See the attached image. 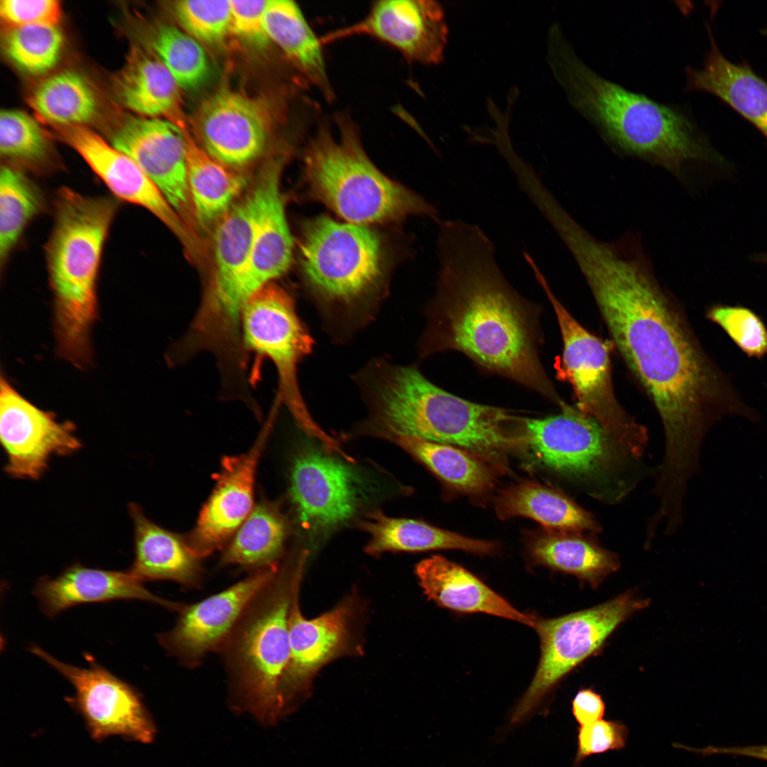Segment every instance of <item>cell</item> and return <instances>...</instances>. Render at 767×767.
Instances as JSON below:
<instances>
[{"mask_svg": "<svg viewBox=\"0 0 767 767\" xmlns=\"http://www.w3.org/2000/svg\"><path fill=\"white\" fill-rule=\"evenodd\" d=\"M567 248L613 342L658 412L663 463L691 464L714 423L728 415L747 418L751 408L705 352L635 235L604 241L580 228Z\"/></svg>", "mask_w": 767, "mask_h": 767, "instance_id": "6da1fadb", "label": "cell"}, {"mask_svg": "<svg viewBox=\"0 0 767 767\" xmlns=\"http://www.w3.org/2000/svg\"><path fill=\"white\" fill-rule=\"evenodd\" d=\"M437 252V288L426 310L419 357L462 352L486 371L567 407L540 361V307L508 281L489 237L476 224L445 220Z\"/></svg>", "mask_w": 767, "mask_h": 767, "instance_id": "7a4b0ae2", "label": "cell"}, {"mask_svg": "<svg viewBox=\"0 0 767 767\" xmlns=\"http://www.w3.org/2000/svg\"><path fill=\"white\" fill-rule=\"evenodd\" d=\"M548 60L570 104L614 150L682 178L692 165H731L681 108L658 102L601 76L560 28L550 31Z\"/></svg>", "mask_w": 767, "mask_h": 767, "instance_id": "3957f363", "label": "cell"}, {"mask_svg": "<svg viewBox=\"0 0 767 767\" xmlns=\"http://www.w3.org/2000/svg\"><path fill=\"white\" fill-rule=\"evenodd\" d=\"M353 379L369 410L367 427L386 437L453 445L493 464L523 445L527 418L453 395L415 366L376 358Z\"/></svg>", "mask_w": 767, "mask_h": 767, "instance_id": "277c9868", "label": "cell"}, {"mask_svg": "<svg viewBox=\"0 0 767 767\" xmlns=\"http://www.w3.org/2000/svg\"><path fill=\"white\" fill-rule=\"evenodd\" d=\"M104 196L58 190L45 248L53 294L56 352L80 369L92 363V327L98 318L97 281L104 246L117 211Z\"/></svg>", "mask_w": 767, "mask_h": 767, "instance_id": "5b68a950", "label": "cell"}, {"mask_svg": "<svg viewBox=\"0 0 767 767\" xmlns=\"http://www.w3.org/2000/svg\"><path fill=\"white\" fill-rule=\"evenodd\" d=\"M299 257L305 286L334 339L346 341L375 317L386 288V251L375 231L313 217L302 227Z\"/></svg>", "mask_w": 767, "mask_h": 767, "instance_id": "8992f818", "label": "cell"}, {"mask_svg": "<svg viewBox=\"0 0 767 767\" xmlns=\"http://www.w3.org/2000/svg\"><path fill=\"white\" fill-rule=\"evenodd\" d=\"M320 124L304 154L305 176L313 199L349 223L398 222L411 215L438 219L431 203L383 174L367 156L358 126L347 114Z\"/></svg>", "mask_w": 767, "mask_h": 767, "instance_id": "52a82bcc", "label": "cell"}, {"mask_svg": "<svg viewBox=\"0 0 767 767\" xmlns=\"http://www.w3.org/2000/svg\"><path fill=\"white\" fill-rule=\"evenodd\" d=\"M298 575L278 573L251 601L220 649L232 705L266 725L284 717L281 693L290 657L289 616Z\"/></svg>", "mask_w": 767, "mask_h": 767, "instance_id": "ba28073f", "label": "cell"}, {"mask_svg": "<svg viewBox=\"0 0 767 767\" xmlns=\"http://www.w3.org/2000/svg\"><path fill=\"white\" fill-rule=\"evenodd\" d=\"M523 447L540 465L606 504L623 500L637 482L640 459L575 407L545 418H527Z\"/></svg>", "mask_w": 767, "mask_h": 767, "instance_id": "9c48e42d", "label": "cell"}, {"mask_svg": "<svg viewBox=\"0 0 767 767\" xmlns=\"http://www.w3.org/2000/svg\"><path fill=\"white\" fill-rule=\"evenodd\" d=\"M530 268L556 315L562 341L561 376L572 386L575 408L641 459L648 442L647 429L617 400L611 381L609 345L572 317L553 293L536 263H531Z\"/></svg>", "mask_w": 767, "mask_h": 767, "instance_id": "30bf717a", "label": "cell"}, {"mask_svg": "<svg viewBox=\"0 0 767 767\" xmlns=\"http://www.w3.org/2000/svg\"><path fill=\"white\" fill-rule=\"evenodd\" d=\"M648 599L627 591L593 607L554 619H538L534 627L540 641V658L528 689L513 709L509 722L522 723L573 669L597 653L611 633Z\"/></svg>", "mask_w": 767, "mask_h": 767, "instance_id": "8fae6325", "label": "cell"}, {"mask_svg": "<svg viewBox=\"0 0 767 767\" xmlns=\"http://www.w3.org/2000/svg\"><path fill=\"white\" fill-rule=\"evenodd\" d=\"M242 336L249 355L269 359L276 370L278 392L271 412L285 405L305 432L330 442L311 418L299 388L298 367L311 353L313 339L291 295L273 282L256 292L244 312Z\"/></svg>", "mask_w": 767, "mask_h": 767, "instance_id": "7c38bea8", "label": "cell"}, {"mask_svg": "<svg viewBox=\"0 0 767 767\" xmlns=\"http://www.w3.org/2000/svg\"><path fill=\"white\" fill-rule=\"evenodd\" d=\"M29 651L60 673L75 687L67 702L84 718L92 739L120 736L151 743L156 729L135 687L101 666L89 655V665L80 668L62 662L33 644Z\"/></svg>", "mask_w": 767, "mask_h": 767, "instance_id": "4fadbf2b", "label": "cell"}, {"mask_svg": "<svg viewBox=\"0 0 767 767\" xmlns=\"http://www.w3.org/2000/svg\"><path fill=\"white\" fill-rule=\"evenodd\" d=\"M70 421L37 407L16 391L3 374L0 379V438L7 455L6 472L18 479H38L53 455L80 449Z\"/></svg>", "mask_w": 767, "mask_h": 767, "instance_id": "5bb4252c", "label": "cell"}, {"mask_svg": "<svg viewBox=\"0 0 767 767\" xmlns=\"http://www.w3.org/2000/svg\"><path fill=\"white\" fill-rule=\"evenodd\" d=\"M360 36L391 46L410 62L437 65L444 58L448 28L443 7L437 1L381 0L373 2L358 22L320 39L325 45Z\"/></svg>", "mask_w": 767, "mask_h": 767, "instance_id": "9a60e30c", "label": "cell"}, {"mask_svg": "<svg viewBox=\"0 0 767 767\" xmlns=\"http://www.w3.org/2000/svg\"><path fill=\"white\" fill-rule=\"evenodd\" d=\"M272 125L271 112L262 99L229 88L207 97L193 119L200 145L233 169L250 165L260 157Z\"/></svg>", "mask_w": 767, "mask_h": 767, "instance_id": "2e32d148", "label": "cell"}, {"mask_svg": "<svg viewBox=\"0 0 767 767\" xmlns=\"http://www.w3.org/2000/svg\"><path fill=\"white\" fill-rule=\"evenodd\" d=\"M278 572L277 565L256 570L220 592L185 605L175 625L158 634V643L182 665L198 666L207 653L220 651L251 601Z\"/></svg>", "mask_w": 767, "mask_h": 767, "instance_id": "e0dca14e", "label": "cell"}, {"mask_svg": "<svg viewBox=\"0 0 767 767\" xmlns=\"http://www.w3.org/2000/svg\"><path fill=\"white\" fill-rule=\"evenodd\" d=\"M360 477L351 467L315 449L295 457L290 495L300 523L312 533H323L346 523L363 496Z\"/></svg>", "mask_w": 767, "mask_h": 767, "instance_id": "ac0fdd59", "label": "cell"}, {"mask_svg": "<svg viewBox=\"0 0 767 767\" xmlns=\"http://www.w3.org/2000/svg\"><path fill=\"white\" fill-rule=\"evenodd\" d=\"M111 143L137 163L194 230L183 129L163 118L131 116L114 131Z\"/></svg>", "mask_w": 767, "mask_h": 767, "instance_id": "d6986e66", "label": "cell"}, {"mask_svg": "<svg viewBox=\"0 0 767 767\" xmlns=\"http://www.w3.org/2000/svg\"><path fill=\"white\" fill-rule=\"evenodd\" d=\"M61 136L116 197L148 210L179 239L187 254L200 252L196 232L133 159L85 126L62 128Z\"/></svg>", "mask_w": 767, "mask_h": 767, "instance_id": "ffe728a7", "label": "cell"}, {"mask_svg": "<svg viewBox=\"0 0 767 767\" xmlns=\"http://www.w3.org/2000/svg\"><path fill=\"white\" fill-rule=\"evenodd\" d=\"M271 427L272 423L266 421L247 452L222 460L214 489L185 539L199 559L226 545L251 512L256 468Z\"/></svg>", "mask_w": 767, "mask_h": 767, "instance_id": "44dd1931", "label": "cell"}, {"mask_svg": "<svg viewBox=\"0 0 767 767\" xmlns=\"http://www.w3.org/2000/svg\"><path fill=\"white\" fill-rule=\"evenodd\" d=\"M285 159L283 154L268 163L252 189L256 212L250 254L241 281V295L246 305L256 292L285 273L291 263L293 243L281 188Z\"/></svg>", "mask_w": 767, "mask_h": 767, "instance_id": "7402d4cb", "label": "cell"}, {"mask_svg": "<svg viewBox=\"0 0 767 767\" xmlns=\"http://www.w3.org/2000/svg\"><path fill=\"white\" fill-rule=\"evenodd\" d=\"M296 590L289 616L290 657L281 687L284 717L310 687L315 673L344 653L350 638L352 604L344 602L311 619L299 608Z\"/></svg>", "mask_w": 767, "mask_h": 767, "instance_id": "603a6c76", "label": "cell"}, {"mask_svg": "<svg viewBox=\"0 0 767 767\" xmlns=\"http://www.w3.org/2000/svg\"><path fill=\"white\" fill-rule=\"evenodd\" d=\"M33 594L43 612L50 617L77 604L116 599L143 600L177 611L185 606L153 594L129 570H104L80 564L67 567L56 577L40 578Z\"/></svg>", "mask_w": 767, "mask_h": 767, "instance_id": "cb8c5ba5", "label": "cell"}, {"mask_svg": "<svg viewBox=\"0 0 767 767\" xmlns=\"http://www.w3.org/2000/svg\"><path fill=\"white\" fill-rule=\"evenodd\" d=\"M707 27L709 47L702 67L688 66L685 91L703 92L722 100L767 139V82L746 63H736L720 50Z\"/></svg>", "mask_w": 767, "mask_h": 767, "instance_id": "d4e9b609", "label": "cell"}, {"mask_svg": "<svg viewBox=\"0 0 767 767\" xmlns=\"http://www.w3.org/2000/svg\"><path fill=\"white\" fill-rule=\"evenodd\" d=\"M427 597L439 606L461 614L484 613L534 628L537 618L521 612L462 566L433 555L415 567Z\"/></svg>", "mask_w": 767, "mask_h": 767, "instance_id": "484cf974", "label": "cell"}, {"mask_svg": "<svg viewBox=\"0 0 767 767\" xmlns=\"http://www.w3.org/2000/svg\"><path fill=\"white\" fill-rule=\"evenodd\" d=\"M134 524V560L129 571L141 582L171 580L198 587L202 580L200 560L185 539L156 525L141 507L129 505Z\"/></svg>", "mask_w": 767, "mask_h": 767, "instance_id": "4316f807", "label": "cell"}, {"mask_svg": "<svg viewBox=\"0 0 767 767\" xmlns=\"http://www.w3.org/2000/svg\"><path fill=\"white\" fill-rule=\"evenodd\" d=\"M176 81L148 48L133 46L113 79L119 102L137 116L162 118L176 115L180 104Z\"/></svg>", "mask_w": 767, "mask_h": 767, "instance_id": "83f0119b", "label": "cell"}, {"mask_svg": "<svg viewBox=\"0 0 767 767\" xmlns=\"http://www.w3.org/2000/svg\"><path fill=\"white\" fill-rule=\"evenodd\" d=\"M266 23L271 42L278 47L308 85L327 102H332L335 94L327 71L324 45L299 6L290 0H268Z\"/></svg>", "mask_w": 767, "mask_h": 767, "instance_id": "f1b7e54d", "label": "cell"}, {"mask_svg": "<svg viewBox=\"0 0 767 767\" xmlns=\"http://www.w3.org/2000/svg\"><path fill=\"white\" fill-rule=\"evenodd\" d=\"M187 185L196 227L216 224L238 200L246 185L244 175L212 157L183 129Z\"/></svg>", "mask_w": 767, "mask_h": 767, "instance_id": "f546056e", "label": "cell"}, {"mask_svg": "<svg viewBox=\"0 0 767 767\" xmlns=\"http://www.w3.org/2000/svg\"><path fill=\"white\" fill-rule=\"evenodd\" d=\"M361 527L370 535L366 550L374 555L385 551L439 549L484 555L493 553L496 548L492 542L467 538L420 521L388 517L380 512L370 513Z\"/></svg>", "mask_w": 767, "mask_h": 767, "instance_id": "4dcf8cb0", "label": "cell"}, {"mask_svg": "<svg viewBox=\"0 0 767 767\" xmlns=\"http://www.w3.org/2000/svg\"><path fill=\"white\" fill-rule=\"evenodd\" d=\"M501 518H532L555 532L597 533L599 524L589 512L557 491L534 482H525L505 490L499 496Z\"/></svg>", "mask_w": 767, "mask_h": 767, "instance_id": "1f68e13d", "label": "cell"}, {"mask_svg": "<svg viewBox=\"0 0 767 767\" xmlns=\"http://www.w3.org/2000/svg\"><path fill=\"white\" fill-rule=\"evenodd\" d=\"M534 561L570 574L597 589L620 567L618 555L581 534L555 532L540 535L530 548Z\"/></svg>", "mask_w": 767, "mask_h": 767, "instance_id": "d6a6232c", "label": "cell"}, {"mask_svg": "<svg viewBox=\"0 0 767 767\" xmlns=\"http://www.w3.org/2000/svg\"><path fill=\"white\" fill-rule=\"evenodd\" d=\"M28 104L45 122L61 128L85 126L95 119L99 101L91 82L80 72L65 70L39 82Z\"/></svg>", "mask_w": 767, "mask_h": 767, "instance_id": "836d02e7", "label": "cell"}, {"mask_svg": "<svg viewBox=\"0 0 767 767\" xmlns=\"http://www.w3.org/2000/svg\"><path fill=\"white\" fill-rule=\"evenodd\" d=\"M287 534V524L278 508L263 501L256 505L229 541L222 565L256 570L277 565Z\"/></svg>", "mask_w": 767, "mask_h": 767, "instance_id": "e575fe53", "label": "cell"}, {"mask_svg": "<svg viewBox=\"0 0 767 767\" xmlns=\"http://www.w3.org/2000/svg\"><path fill=\"white\" fill-rule=\"evenodd\" d=\"M393 439L456 490L481 494L492 486L493 475L489 467L481 458L465 450L409 437Z\"/></svg>", "mask_w": 767, "mask_h": 767, "instance_id": "d590c367", "label": "cell"}, {"mask_svg": "<svg viewBox=\"0 0 767 767\" xmlns=\"http://www.w3.org/2000/svg\"><path fill=\"white\" fill-rule=\"evenodd\" d=\"M44 197L26 173L2 164L0 172V265L6 264L28 223L43 210Z\"/></svg>", "mask_w": 767, "mask_h": 767, "instance_id": "8d00e7d4", "label": "cell"}, {"mask_svg": "<svg viewBox=\"0 0 767 767\" xmlns=\"http://www.w3.org/2000/svg\"><path fill=\"white\" fill-rule=\"evenodd\" d=\"M0 151L6 164L25 173L45 175L58 166L45 133L35 119L22 111H1Z\"/></svg>", "mask_w": 767, "mask_h": 767, "instance_id": "74e56055", "label": "cell"}, {"mask_svg": "<svg viewBox=\"0 0 767 767\" xmlns=\"http://www.w3.org/2000/svg\"><path fill=\"white\" fill-rule=\"evenodd\" d=\"M146 39L147 48L163 62L180 89H194L207 79L210 65L202 45L182 28L158 23L148 28Z\"/></svg>", "mask_w": 767, "mask_h": 767, "instance_id": "f35d334b", "label": "cell"}, {"mask_svg": "<svg viewBox=\"0 0 767 767\" xmlns=\"http://www.w3.org/2000/svg\"><path fill=\"white\" fill-rule=\"evenodd\" d=\"M64 37L58 26L28 25L6 28L2 46L6 57L22 72L39 75L58 63Z\"/></svg>", "mask_w": 767, "mask_h": 767, "instance_id": "ab89813d", "label": "cell"}, {"mask_svg": "<svg viewBox=\"0 0 767 767\" xmlns=\"http://www.w3.org/2000/svg\"><path fill=\"white\" fill-rule=\"evenodd\" d=\"M173 10L182 29L201 44L221 43L230 34V0L178 1Z\"/></svg>", "mask_w": 767, "mask_h": 767, "instance_id": "60d3db41", "label": "cell"}, {"mask_svg": "<svg viewBox=\"0 0 767 767\" xmlns=\"http://www.w3.org/2000/svg\"><path fill=\"white\" fill-rule=\"evenodd\" d=\"M706 317L719 326L749 357L767 355V328L761 317L744 306L715 304Z\"/></svg>", "mask_w": 767, "mask_h": 767, "instance_id": "b9f144b4", "label": "cell"}, {"mask_svg": "<svg viewBox=\"0 0 767 767\" xmlns=\"http://www.w3.org/2000/svg\"><path fill=\"white\" fill-rule=\"evenodd\" d=\"M629 729L619 720L600 719L577 728V751L572 767H578L584 759L625 748Z\"/></svg>", "mask_w": 767, "mask_h": 767, "instance_id": "7bdbcfd3", "label": "cell"}, {"mask_svg": "<svg viewBox=\"0 0 767 767\" xmlns=\"http://www.w3.org/2000/svg\"><path fill=\"white\" fill-rule=\"evenodd\" d=\"M268 0H230V34L245 44L262 49L271 42L266 23Z\"/></svg>", "mask_w": 767, "mask_h": 767, "instance_id": "ee69618b", "label": "cell"}, {"mask_svg": "<svg viewBox=\"0 0 767 767\" xmlns=\"http://www.w3.org/2000/svg\"><path fill=\"white\" fill-rule=\"evenodd\" d=\"M0 15L6 28L28 25L58 26L62 9L60 2L55 0H2Z\"/></svg>", "mask_w": 767, "mask_h": 767, "instance_id": "f6af8a7d", "label": "cell"}, {"mask_svg": "<svg viewBox=\"0 0 767 767\" xmlns=\"http://www.w3.org/2000/svg\"><path fill=\"white\" fill-rule=\"evenodd\" d=\"M572 714L579 727L602 719L606 705L600 694L592 688L580 689L571 704Z\"/></svg>", "mask_w": 767, "mask_h": 767, "instance_id": "bcb514c9", "label": "cell"}, {"mask_svg": "<svg viewBox=\"0 0 767 767\" xmlns=\"http://www.w3.org/2000/svg\"><path fill=\"white\" fill-rule=\"evenodd\" d=\"M682 749L705 756L712 754H727L746 756L767 761V744L727 747L708 746L702 749H695L682 746Z\"/></svg>", "mask_w": 767, "mask_h": 767, "instance_id": "7dc6e473", "label": "cell"}, {"mask_svg": "<svg viewBox=\"0 0 767 767\" xmlns=\"http://www.w3.org/2000/svg\"><path fill=\"white\" fill-rule=\"evenodd\" d=\"M750 259L756 263L767 265V252L755 253L750 256Z\"/></svg>", "mask_w": 767, "mask_h": 767, "instance_id": "c3c4849f", "label": "cell"}]
</instances>
